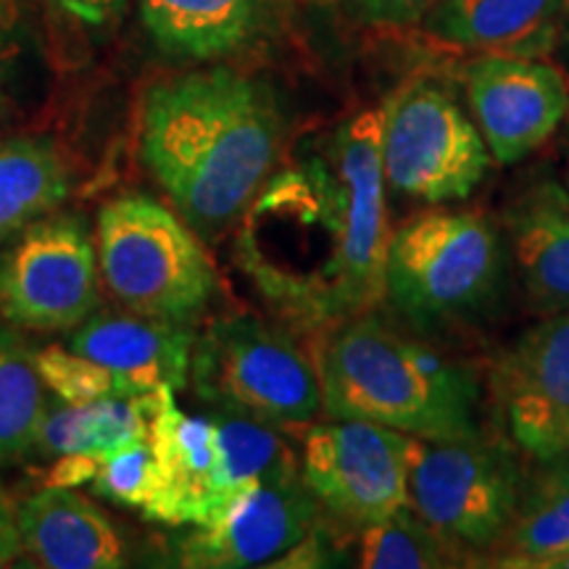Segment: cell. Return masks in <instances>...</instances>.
<instances>
[{
    "label": "cell",
    "mask_w": 569,
    "mask_h": 569,
    "mask_svg": "<svg viewBox=\"0 0 569 569\" xmlns=\"http://www.w3.org/2000/svg\"><path fill=\"white\" fill-rule=\"evenodd\" d=\"M461 559L411 503L361 528L359 536V567L365 569H438L461 565Z\"/></svg>",
    "instance_id": "cell-24"
},
{
    "label": "cell",
    "mask_w": 569,
    "mask_h": 569,
    "mask_svg": "<svg viewBox=\"0 0 569 569\" xmlns=\"http://www.w3.org/2000/svg\"><path fill=\"white\" fill-rule=\"evenodd\" d=\"M419 440L365 419L309 427L301 478L327 515L367 528L409 503V478Z\"/></svg>",
    "instance_id": "cell-9"
},
{
    "label": "cell",
    "mask_w": 569,
    "mask_h": 569,
    "mask_svg": "<svg viewBox=\"0 0 569 569\" xmlns=\"http://www.w3.org/2000/svg\"><path fill=\"white\" fill-rule=\"evenodd\" d=\"M24 553L46 569H119L127 565L122 532L90 498L46 486L19 507Z\"/></svg>",
    "instance_id": "cell-16"
},
{
    "label": "cell",
    "mask_w": 569,
    "mask_h": 569,
    "mask_svg": "<svg viewBox=\"0 0 569 569\" xmlns=\"http://www.w3.org/2000/svg\"><path fill=\"white\" fill-rule=\"evenodd\" d=\"M190 380L213 409L277 430L309 425L322 411L317 361L293 336L253 315L217 319L196 338Z\"/></svg>",
    "instance_id": "cell-5"
},
{
    "label": "cell",
    "mask_w": 569,
    "mask_h": 569,
    "mask_svg": "<svg viewBox=\"0 0 569 569\" xmlns=\"http://www.w3.org/2000/svg\"><path fill=\"white\" fill-rule=\"evenodd\" d=\"M103 459L88 457V453H67V457H56V465L48 472L46 486L56 488H77L82 482H92V478L101 469Z\"/></svg>",
    "instance_id": "cell-28"
},
{
    "label": "cell",
    "mask_w": 569,
    "mask_h": 569,
    "mask_svg": "<svg viewBox=\"0 0 569 569\" xmlns=\"http://www.w3.org/2000/svg\"><path fill=\"white\" fill-rule=\"evenodd\" d=\"M151 393L103 398L92 403H67L56 398L46 407L34 446L53 459L67 453L109 459L122 448L148 438Z\"/></svg>",
    "instance_id": "cell-20"
},
{
    "label": "cell",
    "mask_w": 569,
    "mask_h": 569,
    "mask_svg": "<svg viewBox=\"0 0 569 569\" xmlns=\"http://www.w3.org/2000/svg\"><path fill=\"white\" fill-rule=\"evenodd\" d=\"M567 453H569V451H567Z\"/></svg>",
    "instance_id": "cell-35"
},
{
    "label": "cell",
    "mask_w": 569,
    "mask_h": 569,
    "mask_svg": "<svg viewBox=\"0 0 569 569\" xmlns=\"http://www.w3.org/2000/svg\"><path fill=\"white\" fill-rule=\"evenodd\" d=\"M490 151L451 92L417 82L386 101L382 172L390 193L425 203L461 201L486 174Z\"/></svg>",
    "instance_id": "cell-8"
},
{
    "label": "cell",
    "mask_w": 569,
    "mask_h": 569,
    "mask_svg": "<svg viewBox=\"0 0 569 569\" xmlns=\"http://www.w3.org/2000/svg\"><path fill=\"white\" fill-rule=\"evenodd\" d=\"M67 161L48 138L0 140V251L34 219L67 201Z\"/></svg>",
    "instance_id": "cell-21"
},
{
    "label": "cell",
    "mask_w": 569,
    "mask_h": 569,
    "mask_svg": "<svg viewBox=\"0 0 569 569\" xmlns=\"http://www.w3.org/2000/svg\"><path fill=\"white\" fill-rule=\"evenodd\" d=\"M540 569H569V551H565V553H559V557L549 559Z\"/></svg>",
    "instance_id": "cell-32"
},
{
    "label": "cell",
    "mask_w": 569,
    "mask_h": 569,
    "mask_svg": "<svg viewBox=\"0 0 569 569\" xmlns=\"http://www.w3.org/2000/svg\"><path fill=\"white\" fill-rule=\"evenodd\" d=\"M90 486L92 493L106 498V501L146 511L153 503L156 490H159V467H156L151 440H138V443L103 459Z\"/></svg>",
    "instance_id": "cell-26"
},
{
    "label": "cell",
    "mask_w": 569,
    "mask_h": 569,
    "mask_svg": "<svg viewBox=\"0 0 569 569\" xmlns=\"http://www.w3.org/2000/svg\"><path fill=\"white\" fill-rule=\"evenodd\" d=\"M6 119V103H0V122Z\"/></svg>",
    "instance_id": "cell-33"
},
{
    "label": "cell",
    "mask_w": 569,
    "mask_h": 569,
    "mask_svg": "<svg viewBox=\"0 0 569 569\" xmlns=\"http://www.w3.org/2000/svg\"><path fill=\"white\" fill-rule=\"evenodd\" d=\"M511 251L525 290L538 309L569 311V193L540 184L509 219Z\"/></svg>",
    "instance_id": "cell-19"
},
{
    "label": "cell",
    "mask_w": 569,
    "mask_h": 569,
    "mask_svg": "<svg viewBox=\"0 0 569 569\" xmlns=\"http://www.w3.org/2000/svg\"><path fill=\"white\" fill-rule=\"evenodd\" d=\"M557 461L519 496L511 525L496 546L498 567L540 569L569 551V465Z\"/></svg>",
    "instance_id": "cell-22"
},
{
    "label": "cell",
    "mask_w": 569,
    "mask_h": 569,
    "mask_svg": "<svg viewBox=\"0 0 569 569\" xmlns=\"http://www.w3.org/2000/svg\"><path fill=\"white\" fill-rule=\"evenodd\" d=\"M522 478L509 448L486 438L419 440L409 503L461 557L496 551L515 517Z\"/></svg>",
    "instance_id": "cell-7"
},
{
    "label": "cell",
    "mask_w": 569,
    "mask_h": 569,
    "mask_svg": "<svg viewBox=\"0 0 569 569\" xmlns=\"http://www.w3.org/2000/svg\"><path fill=\"white\" fill-rule=\"evenodd\" d=\"M174 393L172 388L151 393L148 440L159 467V490L142 517L169 528H198L243 490L232 478L217 411L184 415Z\"/></svg>",
    "instance_id": "cell-11"
},
{
    "label": "cell",
    "mask_w": 569,
    "mask_h": 569,
    "mask_svg": "<svg viewBox=\"0 0 569 569\" xmlns=\"http://www.w3.org/2000/svg\"><path fill=\"white\" fill-rule=\"evenodd\" d=\"M46 407L38 353L17 332L0 330V465L21 459L38 443Z\"/></svg>",
    "instance_id": "cell-23"
},
{
    "label": "cell",
    "mask_w": 569,
    "mask_h": 569,
    "mask_svg": "<svg viewBox=\"0 0 569 569\" xmlns=\"http://www.w3.org/2000/svg\"><path fill=\"white\" fill-rule=\"evenodd\" d=\"M96 234L77 213H46L0 256V315L32 330L80 327L98 306Z\"/></svg>",
    "instance_id": "cell-10"
},
{
    "label": "cell",
    "mask_w": 569,
    "mask_h": 569,
    "mask_svg": "<svg viewBox=\"0 0 569 569\" xmlns=\"http://www.w3.org/2000/svg\"><path fill=\"white\" fill-rule=\"evenodd\" d=\"M493 396L511 438L538 461L569 451V311L532 327L501 356Z\"/></svg>",
    "instance_id": "cell-14"
},
{
    "label": "cell",
    "mask_w": 569,
    "mask_h": 569,
    "mask_svg": "<svg viewBox=\"0 0 569 569\" xmlns=\"http://www.w3.org/2000/svg\"><path fill=\"white\" fill-rule=\"evenodd\" d=\"M498 274L501 240L486 213L432 209L390 238L386 298L411 322H446L486 303Z\"/></svg>",
    "instance_id": "cell-6"
},
{
    "label": "cell",
    "mask_w": 569,
    "mask_h": 569,
    "mask_svg": "<svg viewBox=\"0 0 569 569\" xmlns=\"http://www.w3.org/2000/svg\"><path fill=\"white\" fill-rule=\"evenodd\" d=\"M61 11L84 27H106L122 11L124 0H56Z\"/></svg>",
    "instance_id": "cell-30"
},
{
    "label": "cell",
    "mask_w": 569,
    "mask_h": 569,
    "mask_svg": "<svg viewBox=\"0 0 569 569\" xmlns=\"http://www.w3.org/2000/svg\"><path fill=\"white\" fill-rule=\"evenodd\" d=\"M38 369L46 388L67 403H92L103 398H134L148 393L132 377L113 372L111 367L71 348L51 346L40 351Z\"/></svg>",
    "instance_id": "cell-25"
},
{
    "label": "cell",
    "mask_w": 569,
    "mask_h": 569,
    "mask_svg": "<svg viewBox=\"0 0 569 569\" xmlns=\"http://www.w3.org/2000/svg\"><path fill=\"white\" fill-rule=\"evenodd\" d=\"M193 346L196 336L188 325L138 315V311L90 315L69 338L71 351L132 377L148 393L159 388L182 390L188 386Z\"/></svg>",
    "instance_id": "cell-15"
},
{
    "label": "cell",
    "mask_w": 569,
    "mask_h": 569,
    "mask_svg": "<svg viewBox=\"0 0 569 569\" xmlns=\"http://www.w3.org/2000/svg\"><path fill=\"white\" fill-rule=\"evenodd\" d=\"M438 3L440 0H351L361 19L386 27L419 24Z\"/></svg>",
    "instance_id": "cell-27"
},
{
    "label": "cell",
    "mask_w": 569,
    "mask_h": 569,
    "mask_svg": "<svg viewBox=\"0 0 569 569\" xmlns=\"http://www.w3.org/2000/svg\"><path fill=\"white\" fill-rule=\"evenodd\" d=\"M567 193H569V182H567Z\"/></svg>",
    "instance_id": "cell-34"
},
{
    "label": "cell",
    "mask_w": 569,
    "mask_h": 569,
    "mask_svg": "<svg viewBox=\"0 0 569 569\" xmlns=\"http://www.w3.org/2000/svg\"><path fill=\"white\" fill-rule=\"evenodd\" d=\"M13 42H11V3L0 0V103H6V88H9L13 71Z\"/></svg>",
    "instance_id": "cell-31"
},
{
    "label": "cell",
    "mask_w": 569,
    "mask_h": 569,
    "mask_svg": "<svg viewBox=\"0 0 569 569\" xmlns=\"http://www.w3.org/2000/svg\"><path fill=\"white\" fill-rule=\"evenodd\" d=\"M386 103L340 127L330 156L267 182L246 209L240 261L301 325H338L386 298L393 230L382 172Z\"/></svg>",
    "instance_id": "cell-1"
},
{
    "label": "cell",
    "mask_w": 569,
    "mask_h": 569,
    "mask_svg": "<svg viewBox=\"0 0 569 569\" xmlns=\"http://www.w3.org/2000/svg\"><path fill=\"white\" fill-rule=\"evenodd\" d=\"M98 272L130 311L188 325L219 288L198 232L148 196L106 203L96 227Z\"/></svg>",
    "instance_id": "cell-4"
},
{
    "label": "cell",
    "mask_w": 569,
    "mask_h": 569,
    "mask_svg": "<svg viewBox=\"0 0 569 569\" xmlns=\"http://www.w3.org/2000/svg\"><path fill=\"white\" fill-rule=\"evenodd\" d=\"M19 553H24L19 528V507L0 488V569L11 567L19 559Z\"/></svg>",
    "instance_id": "cell-29"
},
{
    "label": "cell",
    "mask_w": 569,
    "mask_h": 569,
    "mask_svg": "<svg viewBox=\"0 0 569 569\" xmlns=\"http://www.w3.org/2000/svg\"><path fill=\"white\" fill-rule=\"evenodd\" d=\"M319 503L301 467L274 475L232 498L211 522L198 525L177 546L188 569H240L267 565L293 549L317 525Z\"/></svg>",
    "instance_id": "cell-12"
},
{
    "label": "cell",
    "mask_w": 569,
    "mask_h": 569,
    "mask_svg": "<svg viewBox=\"0 0 569 569\" xmlns=\"http://www.w3.org/2000/svg\"><path fill=\"white\" fill-rule=\"evenodd\" d=\"M317 372L332 419H365L422 440L480 436L472 375L369 311L332 325Z\"/></svg>",
    "instance_id": "cell-3"
},
{
    "label": "cell",
    "mask_w": 569,
    "mask_h": 569,
    "mask_svg": "<svg viewBox=\"0 0 569 569\" xmlns=\"http://www.w3.org/2000/svg\"><path fill=\"white\" fill-rule=\"evenodd\" d=\"M267 0H140V21L169 59L213 61L238 53L267 24Z\"/></svg>",
    "instance_id": "cell-17"
},
{
    "label": "cell",
    "mask_w": 569,
    "mask_h": 569,
    "mask_svg": "<svg viewBox=\"0 0 569 569\" xmlns=\"http://www.w3.org/2000/svg\"><path fill=\"white\" fill-rule=\"evenodd\" d=\"M565 0H440L422 19L443 46L478 53L532 56L549 46Z\"/></svg>",
    "instance_id": "cell-18"
},
{
    "label": "cell",
    "mask_w": 569,
    "mask_h": 569,
    "mask_svg": "<svg viewBox=\"0 0 569 569\" xmlns=\"http://www.w3.org/2000/svg\"><path fill=\"white\" fill-rule=\"evenodd\" d=\"M282 140L272 90L232 69L156 82L142 101V163L203 238L243 219L274 172Z\"/></svg>",
    "instance_id": "cell-2"
},
{
    "label": "cell",
    "mask_w": 569,
    "mask_h": 569,
    "mask_svg": "<svg viewBox=\"0 0 569 569\" xmlns=\"http://www.w3.org/2000/svg\"><path fill=\"white\" fill-rule=\"evenodd\" d=\"M475 124L498 163H517L557 132L569 106L565 77L530 56L482 53L465 69Z\"/></svg>",
    "instance_id": "cell-13"
}]
</instances>
